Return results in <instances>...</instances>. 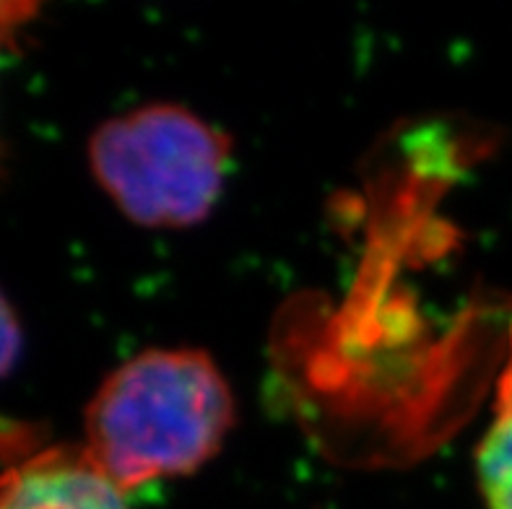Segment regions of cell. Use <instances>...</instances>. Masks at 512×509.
<instances>
[{
  "instance_id": "277c9868",
  "label": "cell",
  "mask_w": 512,
  "mask_h": 509,
  "mask_svg": "<svg viewBox=\"0 0 512 509\" xmlns=\"http://www.w3.org/2000/svg\"><path fill=\"white\" fill-rule=\"evenodd\" d=\"M479 481L489 509H512V341L502 372L494 421L479 447Z\"/></svg>"
},
{
  "instance_id": "7a4b0ae2",
  "label": "cell",
  "mask_w": 512,
  "mask_h": 509,
  "mask_svg": "<svg viewBox=\"0 0 512 509\" xmlns=\"http://www.w3.org/2000/svg\"><path fill=\"white\" fill-rule=\"evenodd\" d=\"M91 169L117 208L141 226L180 229L203 221L219 200L229 141L193 112L151 104L94 133Z\"/></svg>"
},
{
  "instance_id": "6da1fadb",
  "label": "cell",
  "mask_w": 512,
  "mask_h": 509,
  "mask_svg": "<svg viewBox=\"0 0 512 509\" xmlns=\"http://www.w3.org/2000/svg\"><path fill=\"white\" fill-rule=\"evenodd\" d=\"M234 421L227 380L201 351H146L112 372L86 408L84 450L125 494L188 476Z\"/></svg>"
},
{
  "instance_id": "8992f818",
  "label": "cell",
  "mask_w": 512,
  "mask_h": 509,
  "mask_svg": "<svg viewBox=\"0 0 512 509\" xmlns=\"http://www.w3.org/2000/svg\"><path fill=\"white\" fill-rule=\"evenodd\" d=\"M37 8L32 3H0V50L13 42L16 32L32 19Z\"/></svg>"
},
{
  "instance_id": "5b68a950",
  "label": "cell",
  "mask_w": 512,
  "mask_h": 509,
  "mask_svg": "<svg viewBox=\"0 0 512 509\" xmlns=\"http://www.w3.org/2000/svg\"><path fill=\"white\" fill-rule=\"evenodd\" d=\"M21 354V325L11 302L0 291V380L13 369Z\"/></svg>"
},
{
  "instance_id": "3957f363",
  "label": "cell",
  "mask_w": 512,
  "mask_h": 509,
  "mask_svg": "<svg viewBox=\"0 0 512 509\" xmlns=\"http://www.w3.org/2000/svg\"><path fill=\"white\" fill-rule=\"evenodd\" d=\"M0 509H130V504L84 445H58L0 471Z\"/></svg>"
}]
</instances>
